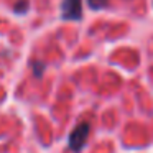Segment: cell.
<instances>
[{
	"instance_id": "cell-1",
	"label": "cell",
	"mask_w": 153,
	"mask_h": 153,
	"mask_svg": "<svg viewBox=\"0 0 153 153\" xmlns=\"http://www.w3.org/2000/svg\"><path fill=\"white\" fill-rule=\"evenodd\" d=\"M89 130H91V127L87 122H81L73 128V132L69 135V148L73 152L79 153L84 148V145L87 142V137H89Z\"/></svg>"
},
{
	"instance_id": "cell-2",
	"label": "cell",
	"mask_w": 153,
	"mask_h": 153,
	"mask_svg": "<svg viewBox=\"0 0 153 153\" xmlns=\"http://www.w3.org/2000/svg\"><path fill=\"white\" fill-rule=\"evenodd\" d=\"M61 17L68 22H77L82 18V0H63Z\"/></svg>"
},
{
	"instance_id": "cell-3",
	"label": "cell",
	"mask_w": 153,
	"mask_h": 153,
	"mask_svg": "<svg viewBox=\"0 0 153 153\" xmlns=\"http://www.w3.org/2000/svg\"><path fill=\"white\" fill-rule=\"evenodd\" d=\"M87 4H89V7L92 10H100V8L107 7L109 0H87Z\"/></svg>"
},
{
	"instance_id": "cell-4",
	"label": "cell",
	"mask_w": 153,
	"mask_h": 153,
	"mask_svg": "<svg viewBox=\"0 0 153 153\" xmlns=\"http://www.w3.org/2000/svg\"><path fill=\"white\" fill-rule=\"evenodd\" d=\"M15 12H17V13H23L25 10H27L28 8V4H27V0H20V2H18L17 5H15Z\"/></svg>"
},
{
	"instance_id": "cell-5",
	"label": "cell",
	"mask_w": 153,
	"mask_h": 153,
	"mask_svg": "<svg viewBox=\"0 0 153 153\" xmlns=\"http://www.w3.org/2000/svg\"><path fill=\"white\" fill-rule=\"evenodd\" d=\"M33 68H35V76H36V77H40L41 74H43L45 64H41V63H33Z\"/></svg>"
}]
</instances>
